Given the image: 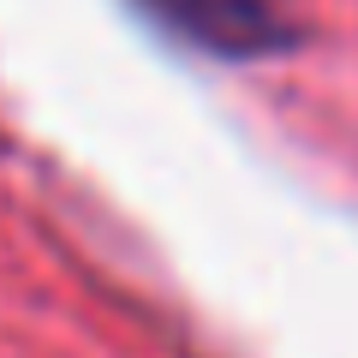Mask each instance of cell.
I'll list each match as a JSON object with an SVG mask.
<instances>
[{
  "instance_id": "1",
  "label": "cell",
  "mask_w": 358,
  "mask_h": 358,
  "mask_svg": "<svg viewBox=\"0 0 358 358\" xmlns=\"http://www.w3.org/2000/svg\"><path fill=\"white\" fill-rule=\"evenodd\" d=\"M138 13L209 60H268L299 42L281 0H138Z\"/></svg>"
}]
</instances>
